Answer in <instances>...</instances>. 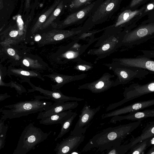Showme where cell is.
<instances>
[{"label":"cell","instance_id":"obj_8","mask_svg":"<svg viewBox=\"0 0 154 154\" xmlns=\"http://www.w3.org/2000/svg\"><path fill=\"white\" fill-rule=\"evenodd\" d=\"M153 92H154V80L143 85L138 83L132 84L125 88L123 93L124 99L109 105L106 108V111L112 110L126 102Z\"/></svg>","mask_w":154,"mask_h":154},{"label":"cell","instance_id":"obj_21","mask_svg":"<svg viewBox=\"0 0 154 154\" xmlns=\"http://www.w3.org/2000/svg\"><path fill=\"white\" fill-rule=\"evenodd\" d=\"M96 0H67L65 4L71 13L78 11Z\"/></svg>","mask_w":154,"mask_h":154},{"label":"cell","instance_id":"obj_29","mask_svg":"<svg viewBox=\"0 0 154 154\" xmlns=\"http://www.w3.org/2000/svg\"><path fill=\"white\" fill-rule=\"evenodd\" d=\"M10 71L13 74L19 76H23L29 77H38L40 76L38 72L32 71L12 69L10 70Z\"/></svg>","mask_w":154,"mask_h":154},{"label":"cell","instance_id":"obj_1","mask_svg":"<svg viewBox=\"0 0 154 154\" xmlns=\"http://www.w3.org/2000/svg\"><path fill=\"white\" fill-rule=\"evenodd\" d=\"M141 121L103 130L89 140L82 152H86L94 149L101 151L107 150L113 146L121 145L126 136L139 126Z\"/></svg>","mask_w":154,"mask_h":154},{"label":"cell","instance_id":"obj_2","mask_svg":"<svg viewBox=\"0 0 154 154\" xmlns=\"http://www.w3.org/2000/svg\"><path fill=\"white\" fill-rule=\"evenodd\" d=\"M104 31L94 46L95 48L89 50L87 53L97 57L95 61L106 57L121 47L124 36L129 30L122 31V27L112 25L106 27Z\"/></svg>","mask_w":154,"mask_h":154},{"label":"cell","instance_id":"obj_20","mask_svg":"<svg viewBox=\"0 0 154 154\" xmlns=\"http://www.w3.org/2000/svg\"><path fill=\"white\" fill-rule=\"evenodd\" d=\"M154 136V121L149 122L143 128L141 134L136 137L133 136L130 142L127 144L130 149L134 144L143 140Z\"/></svg>","mask_w":154,"mask_h":154},{"label":"cell","instance_id":"obj_35","mask_svg":"<svg viewBox=\"0 0 154 154\" xmlns=\"http://www.w3.org/2000/svg\"><path fill=\"white\" fill-rule=\"evenodd\" d=\"M18 34V32L17 30H12L9 33V35L12 37H15Z\"/></svg>","mask_w":154,"mask_h":154},{"label":"cell","instance_id":"obj_26","mask_svg":"<svg viewBox=\"0 0 154 154\" xmlns=\"http://www.w3.org/2000/svg\"><path fill=\"white\" fill-rule=\"evenodd\" d=\"M149 138L143 140L133 145L129 153L131 154H143L148 147L147 143Z\"/></svg>","mask_w":154,"mask_h":154},{"label":"cell","instance_id":"obj_4","mask_svg":"<svg viewBox=\"0 0 154 154\" xmlns=\"http://www.w3.org/2000/svg\"><path fill=\"white\" fill-rule=\"evenodd\" d=\"M122 0H102L85 21L82 28L88 32L94 26L109 20L119 8Z\"/></svg>","mask_w":154,"mask_h":154},{"label":"cell","instance_id":"obj_37","mask_svg":"<svg viewBox=\"0 0 154 154\" xmlns=\"http://www.w3.org/2000/svg\"><path fill=\"white\" fill-rule=\"evenodd\" d=\"M146 154H154V145H152L151 148L146 153Z\"/></svg>","mask_w":154,"mask_h":154},{"label":"cell","instance_id":"obj_25","mask_svg":"<svg viewBox=\"0 0 154 154\" xmlns=\"http://www.w3.org/2000/svg\"><path fill=\"white\" fill-rule=\"evenodd\" d=\"M64 7V2L63 0L61 1L58 4L56 9L51 14L49 17L41 26V28L43 29L48 26L59 15L61 11L63 10Z\"/></svg>","mask_w":154,"mask_h":154},{"label":"cell","instance_id":"obj_30","mask_svg":"<svg viewBox=\"0 0 154 154\" xmlns=\"http://www.w3.org/2000/svg\"><path fill=\"white\" fill-rule=\"evenodd\" d=\"M129 150L127 144L124 145H119L113 146L110 149L107 150V154H124Z\"/></svg>","mask_w":154,"mask_h":154},{"label":"cell","instance_id":"obj_14","mask_svg":"<svg viewBox=\"0 0 154 154\" xmlns=\"http://www.w3.org/2000/svg\"><path fill=\"white\" fill-rule=\"evenodd\" d=\"M153 105L154 99L138 102L109 113L103 114L101 116V118L102 119H103L129 113L131 112L139 111Z\"/></svg>","mask_w":154,"mask_h":154},{"label":"cell","instance_id":"obj_12","mask_svg":"<svg viewBox=\"0 0 154 154\" xmlns=\"http://www.w3.org/2000/svg\"><path fill=\"white\" fill-rule=\"evenodd\" d=\"M84 134L70 135L57 144L54 151L57 154H72L84 140Z\"/></svg>","mask_w":154,"mask_h":154},{"label":"cell","instance_id":"obj_32","mask_svg":"<svg viewBox=\"0 0 154 154\" xmlns=\"http://www.w3.org/2000/svg\"><path fill=\"white\" fill-rule=\"evenodd\" d=\"M10 97H11V96L8 95L7 93L3 94H1L0 95V101L1 102L6 99Z\"/></svg>","mask_w":154,"mask_h":154},{"label":"cell","instance_id":"obj_33","mask_svg":"<svg viewBox=\"0 0 154 154\" xmlns=\"http://www.w3.org/2000/svg\"><path fill=\"white\" fill-rule=\"evenodd\" d=\"M142 0H132L130 4V7H132L136 6Z\"/></svg>","mask_w":154,"mask_h":154},{"label":"cell","instance_id":"obj_6","mask_svg":"<svg viewBox=\"0 0 154 154\" xmlns=\"http://www.w3.org/2000/svg\"><path fill=\"white\" fill-rule=\"evenodd\" d=\"M112 71L117 76L114 87L126 84L135 79H143L148 75L150 71L141 68L128 66L113 61L104 64Z\"/></svg>","mask_w":154,"mask_h":154},{"label":"cell","instance_id":"obj_28","mask_svg":"<svg viewBox=\"0 0 154 154\" xmlns=\"http://www.w3.org/2000/svg\"><path fill=\"white\" fill-rule=\"evenodd\" d=\"M93 67V64L81 59L77 62L74 69L79 71H86L91 70Z\"/></svg>","mask_w":154,"mask_h":154},{"label":"cell","instance_id":"obj_5","mask_svg":"<svg viewBox=\"0 0 154 154\" xmlns=\"http://www.w3.org/2000/svg\"><path fill=\"white\" fill-rule=\"evenodd\" d=\"M51 132L45 133L30 123L22 131L13 154H26L34 149L37 144L45 140Z\"/></svg>","mask_w":154,"mask_h":154},{"label":"cell","instance_id":"obj_11","mask_svg":"<svg viewBox=\"0 0 154 154\" xmlns=\"http://www.w3.org/2000/svg\"><path fill=\"white\" fill-rule=\"evenodd\" d=\"M114 77V75L106 72L98 79L79 85L78 88L88 90L94 93L103 92L114 87L115 81L111 79Z\"/></svg>","mask_w":154,"mask_h":154},{"label":"cell","instance_id":"obj_18","mask_svg":"<svg viewBox=\"0 0 154 154\" xmlns=\"http://www.w3.org/2000/svg\"><path fill=\"white\" fill-rule=\"evenodd\" d=\"M87 76V74L85 73L73 75H69L53 73L51 75H46V76L52 78L57 82V84L56 85H52V88L56 89H59L66 84L72 81L84 79Z\"/></svg>","mask_w":154,"mask_h":154},{"label":"cell","instance_id":"obj_7","mask_svg":"<svg viewBox=\"0 0 154 154\" xmlns=\"http://www.w3.org/2000/svg\"><path fill=\"white\" fill-rule=\"evenodd\" d=\"M154 37V23L143 25L128 31L125 35L122 45L131 47L137 45Z\"/></svg>","mask_w":154,"mask_h":154},{"label":"cell","instance_id":"obj_10","mask_svg":"<svg viewBox=\"0 0 154 154\" xmlns=\"http://www.w3.org/2000/svg\"><path fill=\"white\" fill-rule=\"evenodd\" d=\"M101 108V106L96 108H91L87 104L85 103L81 111L79 119L70 135L84 134L89 123Z\"/></svg>","mask_w":154,"mask_h":154},{"label":"cell","instance_id":"obj_23","mask_svg":"<svg viewBox=\"0 0 154 154\" xmlns=\"http://www.w3.org/2000/svg\"><path fill=\"white\" fill-rule=\"evenodd\" d=\"M60 2V0L57 1L54 4L40 17L32 28V31L33 32H34L36 31L43 25L47 19L53 12L55 8L58 5Z\"/></svg>","mask_w":154,"mask_h":154},{"label":"cell","instance_id":"obj_38","mask_svg":"<svg viewBox=\"0 0 154 154\" xmlns=\"http://www.w3.org/2000/svg\"><path fill=\"white\" fill-rule=\"evenodd\" d=\"M41 36L39 35L36 36L35 38V41H38L41 39Z\"/></svg>","mask_w":154,"mask_h":154},{"label":"cell","instance_id":"obj_3","mask_svg":"<svg viewBox=\"0 0 154 154\" xmlns=\"http://www.w3.org/2000/svg\"><path fill=\"white\" fill-rule=\"evenodd\" d=\"M35 99L30 100L20 101L14 104L5 105L4 107L10 109H3L2 108L0 112L3 115L1 119L2 120L7 119H11L19 118L38 112L44 111L53 103L51 102L41 100L42 99L50 100L46 96H37Z\"/></svg>","mask_w":154,"mask_h":154},{"label":"cell","instance_id":"obj_39","mask_svg":"<svg viewBox=\"0 0 154 154\" xmlns=\"http://www.w3.org/2000/svg\"><path fill=\"white\" fill-rule=\"evenodd\" d=\"M29 0H26V7H27V8L29 6Z\"/></svg>","mask_w":154,"mask_h":154},{"label":"cell","instance_id":"obj_22","mask_svg":"<svg viewBox=\"0 0 154 154\" xmlns=\"http://www.w3.org/2000/svg\"><path fill=\"white\" fill-rule=\"evenodd\" d=\"M138 11H131L129 9L124 10L118 16L116 21L113 25L116 27H122L138 13Z\"/></svg>","mask_w":154,"mask_h":154},{"label":"cell","instance_id":"obj_13","mask_svg":"<svg viewBox=\"0 0 154 154\" xmlns=\"http://www.w3.org/2000/svg\"><path fill=\"white\" fill-rule=\"evenodd\" d=\"M112 61L125 66L140 68L154 72V61L146 56L132 58H114Z\"/></svg>","mask_w":154,"mask_h":154},{"label":"cell","instance_id":"obj_36","mask_svg":"<svg viewBox=\"0 0 154 154\" xmlns=\"http://www.w3.org/2000/svg\"><path fill=\"white\" fill-rule=\"evenodd\" d=\"M8 53L10 55L13 56L15 54V52L14 49L11 48H9L7 49Z\"/></svg>","mask_w":154,"mask_h":154},{"label":"cell","instance_id":"obj_19","mask_svg":"<svg viewBox=\"0 0 154 154\" xmlns=\"http://www.w3.org/2000/svg\"><path fill=\"white\" fill-rule=\"evenodd\" d=\"M72 109L54 114L44 118L39 121V123L45 125L60 124L62 125L73 113Z\"/></svg>","mask_w":154,"mask_h":154},{"label":"cell","instance_id":"obj_34","mask_svg":"<svg viewBox=\"0 0 154 154\" xmlns=\"http://www.w3.org/2000/svg\"><path fill=\"white\" fill-rule=\"evenodd\" d=\"M154 145V136L149 138L148 142V147Z\"/></svg>","mask_w":154,"mask_h":154},{"label":"cell","instance_id":"obj_17","mask_svg":"<svg viewBox=\"0 0 154 154\" xmlns=\"http://www.w3.org/2000/svg\"><path fill=\"white\" fill-rule=\"evenodd\" d=\"M154 117V109H146L144 110L131 112L127 115L124 116L119 115L112 117L110 122L116 124L117 121H120L124 120L131 121L142 120L148 117Z\"/></svg>","mask_w":154,"mask_h":154},{"label":"cell","instance_id":"obj_16","mask_svg":"<svg viewBox=\"0 0 154 154\" xmlns=\"http://www.w3.org/2000/svg\"><path fill=\"white\" fill-rule=\"evenodd\" d=\"M79 105L77 101L72 102H55L46 110L38 113L37 119H41L53 114L76 108Z\"/></svg>","mask_w":154,"mask_h":154},{"label":"cell","instance_id":"obj_27","mask_svg":"<svg viewBox=\"0 0 154 154\" xmlns=\"http://www.w3.org/2000/svg\"><path fill=\"white\" fill-rule=\"evenodd\" d=\"M6 120L0 119V150L3 148L5 145L6 136L8 128V125L4 124Z\"/></svg>","mask_w":154,"mask_h":154},{"label":"cell","instance_id":"obj_9","mask_svg":"<svg viewBox=\"0 0 154 154\" xmlns=\"http://www.w3.org/2000/svg\"><path fill=\"white\" fill-rule=\"evenodd\" d=\"M102 0H96L82 9L72 13L62 22L61 27L81 24L87 19Z\"/></svg>","mask_w":154,"mask_h":154},{"label":"cell","instance_id":"obj_15","mask_svg":"<svg viewBox=\"0 0 154 154\" xmlns=\"http://www.w3.org/2000/svg\"><path fill=\"white\" fill-rule=\"evenodd\" d=\"M32 89L28 90V92L35 91H39L50 99L55 102H65L69 101H81L84 100L83 98L67 96L63 94L59 90L54 89L53 91L45 90L39 87H36L31 83H29Z\"/></svg>","mask_w":154,"mask_h":154},{"label":"cell","instance_id":"obj_24","mask_svg":"<svg viewBox=\"0 0 154 154\" xmlns=\"http://www.w3.org/2000/svg\"><path fill=\"white\" fill-rule=\"evenodd\" d=\"M78 114L74 112L73 114L67 119L61 125L60 131L55 140L56 141L59 138H61L66 134L68 132L71 128L73 121Z\"/></svg>","mask_w":154,"mask_h":154},{"label":"cell","instance_id":"obj_31","mask_svg":"<svg viewBox=\"0 0 154 154\" xmlns=\"http://www.w3.org/2000/svg\"><path fill=\"white\" fill-rule=\"evenodd\" d=\"M10 86L11 88H15L19 94H21L22 93L26 92L25 88L19 84L13 83L11 84Z\"/></svg>","mask_w":154,"mask_h":154}]
</instances>
